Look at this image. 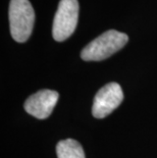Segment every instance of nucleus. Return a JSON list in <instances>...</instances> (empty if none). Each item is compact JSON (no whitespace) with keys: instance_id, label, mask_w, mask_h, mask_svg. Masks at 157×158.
<instances>
[{"instance_id":"7ed1b4c3","label":"nucleus","mask_w":157,"mask_h":158,"mask_svg":"<svg viewBox=\"0 0 157 158\" xmlns=\"http://www.w3.org/2000/svg\"><path fill=\"white\" fill-rule=\"evenodd\" d=\"M78 0H60L53 21V38L61 42L71 37L78 25Z\"/></svg>"},{"instance_id":"423d86ee","label":"nucleus","mask_w":157,"mask_h":158,"mask_svg":"<svg viewBox=\"0 0 157 158\" xmlns=\"http://www.w3.org/2000/svg\"><path fill=\"white\" fill-rule=\"evenodd\" d=\"M57 158H85L82 145L76 140H62L56 145Z\"/></svg>"},{"instance_id":"f257e3e1","label":"nucleus","mask_w":157,"mask_h":158,"mask_svg":"<svg viewBox=\"0 0 157 158\" xmlns=\"http://www.w3.org/2000/svg\"><path fill=\"white\" fill-rule=\"evenodd\" d=\"M129 41L125 33L109 30L90 42L81 52L82 59L86 61H100L108 58L121 50Z\"/></svg>"},{"instance_id":"f03ea898","label":"nucleus","mask_w":157,"mask_h":158,"mask_svg":"<svg viewBox=\"0 0 157 158\" xmlns=\"http://www.w3.org/2000/svg\"><path fill=\"white\" fill-rule=\"evenodd\" d=\"M10 34L16 42H26L32 34L35 11L29 0H11L9 4Z\"/></svg>"},{"instance_id":"20e7f679","label":"nucleus","mask_w":157,"mask_h":158,"mask_svg":"<svg viewBox=\"0 0 157 158\" xmlns=\"http://www.w3.org/2000/svg\"><path fill=\"white\" fill-rule=\"evenodd\" d=\"M123 93L121 86L116 83H109L97 92L93 102L92 113L96 118H104L121 105Z\"/></svg>"},{"instance_id":"39448f33","label":"nucleus","mask_w":157,"mask_h":158,"mask_svg":"<svg viewBox=\"0 0 157 158\" xmlns=\"http://www.w3.org/2000/svg\"><path fill=\"white\" fill-rule=\"evenodd\" d=\"M58 93L52 90H41L33 94L25 102V109L39 119H45L52 113L57 103Z\"/></svg>"}]
</instances>
